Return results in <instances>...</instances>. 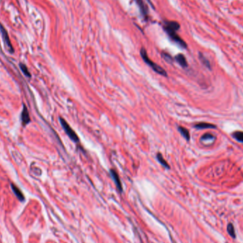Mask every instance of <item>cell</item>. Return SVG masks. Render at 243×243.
<instances>
[{
    "mask_svg": "<svg viewBox=\"0 0 243 243\" xmlns=\"http://www.w3.org/2000/svg\"><path fill=\"white\" fill-rule=\"evenodd\" d=\"M232 136L235 140L239 141V142L243 143V132H240V131L235 132L232 134Z\"/></svg>",
    "mask_w": 243,
    "mask_h": 243,
    "instance_id": "11",
    "label": "cell"
},
{
    "mask_svg": "<svg viewBox=\"0 0 243 243\" xmlns=\"http://www.w3.org/2000/svg\"><path fill=\"white\" fill-rule=\"evenodd\" d=\"M12 189H13L14 192L16 195H17V196L19 198V199H21V200H23L24 199V196H23V194L22 193V192L19 190V189L18 188H17V186H14V185H12Z\"/></svg>",
    "mask_w": 243,
    "mask_h": 243,
    "instance_id": "14",
    "label": "cell"
},
{
    "mask_svg": "<svg viewBox=\"0 0 243 243\" xmlns=\"http://www.w3.org/2000/svg\"><path fill=\"white\" fill-rule=\"evenodd\" d=\"M178 130L179 131V132L181 133V135H182L187 141L189 140L190 134H189V132H188V129H186V128H184V127H178Z\"/></svg>",
    "mask_w": 243,
    "mask_h": 243,
    "instance_id": "9",
    "label": "cell"
},
{
    "mask_svg": "<svg viewBox=\"0 0 243 243\" xmlns=\"http://www.w3.org/2000/svg\"><path fill=\"white\" fill-rule=\"evenodd\" d=\"M179 24L176 22H173V21L169 22V21H168V22H165L164 29H165L169 37L174 42H176L177 44H179L180 46L182 47V48H186V43L176 34V31L179 30Z\"/></svg>",
    "mask_w": 243,
    "mask_h": 243,
    "instance_id": "1",
    "label": "cell"
},
{
    "mask_svg": "<svg viewBox=\"0 0 243 243\" xmlns=\"http://www.w3.org/2000/svg\"><path fill=\"white\" fill-rule=\"evenodd\" d=\"M227 230H228V232L229 233L231 237H233V238H235L236 235H235V228H234L233 225L232 223H229L228 225V227H227Z\"/></svg>",
    "mask_w": 243,
    "mask_h": 243,
    "instance_id": "13",
    "label": "cell"
},
{
    "mask_svg": "<svg viewBox=\"0 0 243 243\" xmlns=\"http://www.w3.org/2000/svg\"><path fill=\"white\" fill-rule=\"evenodd\" d=\"M59 120H60L61 124V125H62L64 131L66 132V134L69 136L70 139L76 143L79 142V138H78V135H77L76 132H74V130H73V129L70 127V125L67 123V122H66L64 119H63L61 118H60Z\"/></svg>",
    "mask_w": 243,
    "mask_h": 243,
    "instance_id": "3",
    "label": "cell"
},
{
    "mask_svg": "<svg viewBox=\"0 0 243 243\" xmlns=\"http://www.w3.org/2000/svg\"><path fill=\"white\" fill-rule=\"evenodd\" d=\"M110 175H111L112 179L114 180L115 183H116V185H117V186H118V189L120 190H122V184H121V182H120V178H119L118 175L116 173V171H115L114 170H110Z\"/></svg>",
    "mask_w": 243,
    "mask_h": 243,
    "instance_id": "5",
    "label": "cell"
},
{
    "mask_svg": "<svg viewBox=\"0 0 243 243\" xmlns=\"http://www.w3.org/2000/svg\"><path fill=\"white\" fill-rule=\"evenodd\" d=\"M19 66H20L21 70H22V72L24 73V74L26 76L31 77V74H30V73H29V71H28L27 67L25 66V65L23 64V63H20V65H19Z\"/></svg>",
    "mask_w": 243,
    "mask_h": 243,
    "instance_id": "15",
    "label": "cell"
},
{
    "mask_svg": "<svg viewBox=\"0 0 243 243\" xmlns=\"http://www.w3.org/2000/svg\"><path fill=\"white\" fill-rule=\"evenodd\" d=\"M156 159L157 160L159 161V162L162 164L163 167H164L165 168H167V169H170V167H169V164L167 163V162H166L165 159L163 158V156H162V155L161 154H157L156 155Z\"/></svg>",
    "mask_w": 243,
    "mask_h": 243,
    "instance_id": "10",
    "label": "cell"
},
{
    "mask_svg": "<svg viewBox=\"0 0 243 243\" xmlns=\"http://www.w3.org/2000/svg\"><path fill=\"white\" fill-rule=\"evenodd\" d=\"M0 31H1V35H2V37L4 41L5 45H6V46L7 47L8 49L9 50V51L12 52V53H13L14 49H13V48H12V43H11V42H10L9 38V35L7 34V32H6V31L5 30L4 28L3 27L1 24H0Z\"/></svg>",
    "mask_w": 243,
    "mask_h": 243,
    "instance_id": "4",
    "label": "cell"
},
{
    "mask_svg": "<svg viewBox=\"0 0 243 243\" xmlns=\"http://www.w3.org/2000/svg\"><path fill=\"white\" fill-rule=\"evenodd\" d=\"M215 139H216V137H215V136H213V134L210 133H206L202 136L201 138H200V140L203 141H214Z\"/></svg>",
    "mask_w": 243,
    "mask_h": 243,
    "instance_id": "12",
    "label": "cell"
},
{
    "mask_svg": "<svg viewBox=\"0 0 243 243\" xmlns=\"http://www.w3.org/2000/svg\"><path fill=\"white\" fill-rule=\"evenodd\" d=\"M200 60H201V61L203 62V63L206 66H207V67L208 68V69H210V68H211V65H210L209 61H208L205 57L203 56L202 55L200 56Z\"/></svg>",
    "mask_w": 243,
    "mask_h": 243,
    "instance_id": "16",
    "label": "cell"
},
{
    "mask_svg": "<svg viewBox=\"0 0 243 243\" xmlns=\"http://www.w3.org/2000/svg\"><path fill=\"white\" fill-rule=\"evenodd\" d=\"M176 61H177V62L180 64V66H182L183 68H186L188 66V63H187L186 58H185V56L183 55V54H179V55L176 56Z\"/></svg>",
    "mask_w": 243,
    "mask_h": 243,
    "instance_id": "8",
    "label": "cell"
},
{
    "mask_svg": "<svg viewBox=\"0 0 243 243\" xmlns=\"http://www.w3.org/2000/svg\"><path fill=\"white\" fill-rule=\"evenodd\" d=\"M194 127L198 129H216V127L212 124L206 123V122H200V123L197 124L194 126Z\"/></svg>",
    "mask_w": 243,
    "mask_h": 243,
    "instance_id": "7",
    "label": "cell"
},
{
    "mask_svg": "<svg viewBox=\"0 0 243 243\" xmlns=\"http://www.w3.org/2000/svg\"><path fill=\"white\" fill-rule=\"evenodd\" d=\"M22 122H23L24 125H27V124H28L29 122H30V118H29V112H28V110L25 105H24L23 111H22Z\"/></svg>",
    "mask_w": 243,
    "mask_h": 243,
    "instance_id": "6",
    "label": "cell"
},
{
    "mask_svg": "<svg viewBox=\"0 0 243 243\" xmlns=\"http://www.w3.org/2000/svg\"><path fill=\"white\" fill-rule=\"evenodd\" d=\"M140 53L144 62L146 63L147 65H149V66L150 67H151V69L155 71V72L159 73V74L162 75V76H164L165 77L167 76V73L166 72V71L163 69V68L160 67L159 65H157L156 63H154L151 59L149 58L147 53H146V50H145L144 48H141Z\"/></svg>",
    "mask_w": 243,
    "mask_h": 243,
    "instance_id": "2",
    "label": "cell"
}]
</instances>
